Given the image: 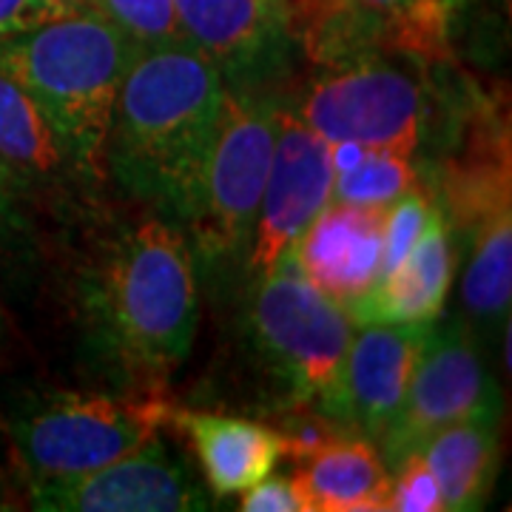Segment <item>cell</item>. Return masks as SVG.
I'll list each match as a JSON object with an SVG mask.
<instances>
[{
  "instance_id": "obj_1",
  "label": "cell",
  "mask_w": 512,
  "mask_h": 512,
  "mask_svg": "<svg viewBox=\"0 0 512 512\" xmlns=\"http://www.w3.org/2000/svg\"><path fill=\"white\" fill-rule=\"evenodd\" d=\"M225 83L185 37L134 49L111 114L106 171L180 220L225 103Z\"/></svg>"
},
{
  "instance_id": "obj_2",
  "label": "cell",
  "mask_w": 512,
  "mask_h": 512,
  "mask_svg": "<svg viewBox=\"0 0 512 512\" xmlns=\"http://www.w3.org/2000/svg\"><path fill=\"white\" fill-rule=\"evenodd\" d=\"M92 325L137 379H163L188 359L200 302L188 239L163 220L128 228L94 265L86 288Z\"/></svg>"
},
{
  "instance_id": "obj_3",
  "label": "cell",
  "mask_w": 512,
  "mask_h": 512,
  "mask_svg": "<svg viewBox=\"0 0 512 512\" xmlns=\"http://www.w3.org/2000/svg\"><path fill=\"white\" fill-rule=\"evenodd\" d=\"M134 46L92 9L0 40V69L35 100L66 163L86 180L106 177V143Z\"/></svg>"
},
{
  "instance_id": "obj_4",
  "label": "cell",
  "mask_w": 512,
  "mask_h": 512,
  "mask_svg": "<svg viewBox=\"0 0 512 512\" xmlns=\"http://www.w3.org/2000/svg\"><path fill=\"white\" fill-rule=\"evenodd\" d=\"M174 404L160 393H52L26 404L9 424L29 487L94 473L137 450L171 424Z\"/></svg>"
},
{
  "instance_id": "obj_5",
  "label": "cell",
  "mask_w": 512,
  "mask_h": 512,
  "mask_svg": "<svg viewBox=\"0 0 512 512\" xmlns=\"http://www.w3.org/2000/svg\"><path fill=\"white\" fill-rule=\"evenodd\" d=\"M254 282L251 330L256 350L274 367L293 407H311L339 424L342 370L356 322L313 288L291 254Z\"/></svg>"
},
{
  "instance_id": "obj_6",
  "label": "cell",
  "mask_w": 512,
  "mask_h": 512,
  "mask_svg": "<svg viewBox=\"0 0 512 512\" xmlns=\"http://www.w3.org/2000/svg\"><path fill=\"white\" fill-rule=\"evenodd\" d=\"M390 49H365L330 63H316L291 114L330 146L390 148L413 154L424 128V86Z\"/></svg>"
},
{
  "instance_id": "obj_7",
  "label": "cell",
  "mask_w": 512,
  "mask_h": 512,
  "mask_svg": "<svg viewBox=\"0 0 512 512\" xmlns=\"http://www.w3.org/2000/svg\"><path fill=\"white\" fill-rule=\"evenodd\" d=\"M279 111L268 94L225 92L214 140L180 214L211 259L237 254L251 239L274 163Z\"/></svg>"
},
{
  "instance_id": "obj_8",
  "label": "cell",
  "mask_w": 512,
  "mask_h": 512,
  "mask_svg": "<svg viewBox=\"0 0 512 512\" xmlns=\"http://www.w3.org/2000/svg\"><path fill=\"white\" fill-rule=\"evenodd\" d=\"M467 419H501L498 384L481 362L464 322H433L424 333L399 416L376 450L393 467L441 427Z\"/></svg>"
},
{
  "instance_id": "obj_9",
  "label": "cell",
  "mask_w": 512,
  "mask_h": 512,
  "mask_svg": "<svg viewBox=\"0 0 512 512\" xmlns=\"http://www.w3.org/2000/svg\"><path fill=\"white\" fill-rule=\"evenodd\" d=\"M174 9L228 92L265 94L291 72L299 37L288 0H174Z\"/></svg>"
},
{
  "instance_id": "obj_10",
  "label": "cell",
  "mask_w": 512,
  "mask_h": 512,
  "mask_svg": "<svg viewBox=\"0 0 512 512\" xmlns=\"http://www.w3.org/2000/svg\"><path fill=\"white\" fill-rule=\"evenodd\" d=\"M333 180V146L296 120L291 111H279L274 163L248 239V268L254 279L271 274L276 262L291 254L305 228L328 208Z\"/></svg>"
},
{
  "instance_id": "obj_11",
  "label": "cell",
  "mask_w": 512,
  "mask_h": 512,
  "mask_svg": "<svg viewBox=\"0 0 512 512\" xmlns=\"http://www.w3.org/2000/svg\"><path fill=\"white\" fill-rule=\"evenodd\" d=\"M32 507L46 512H188L208 498L160 436L106 467L60 484L32 487Z\"/></svg>"
},
{
  "instance_id": "obj_12",
  "label": "cell",
  "mask_w": 512,
  "mask_h": 512,
  "mask_svg": "<svg viewBox=\"0 0 512 512\" xmlns=\"http://www.w3.org/2000/svg\"><path fill=\"white\" fill-rule=\"evenodd\" d=\"M433 322H359L342 370L339 424L379 444L399 416L407 384Z\"/></svg>"
},
{
  "instance_id": "obj_13",
  "label": "cell",
  "mask_w": 512,
  "mask_h": 512,
  "mask_svg": "<svg viewBox=\"0 0 512 512\" xmlns=\"http://www.w3.org/2000/svg\"><path fill=\"white\" fill-rule=\"evenodd\" d=\"M382 242L384 211L330 202L291 256L316 291L353 313L382 279Z\"/></svg>"
},
{
  "instance_id": "obj_14",
  "label": "cell",
  "mask_w": 512,
  "mask_h": 512,
  "mask_svg": "<svg viewBox=\"0 0 512 512\" xmlns=\"http://www.w3.org/2000/svg\"><path fill=\"white\" fill-rule=\"evenodd\" d=\"M456 271L450 222L436 208L419 242L402 262L379 279L376 291L350 313L359 322H436Z\"/></svg>"
},
{
  "instance_id": "obj_15",
  "label": "cell",
  "mask_w": 512,
  "mask_h": 512,
  "mask_svg": "<svg viewBox=\"0 0 512 512\" xmlns=\"http://www.w3.org/2000/svg\"><path fill=\"white\" fill-rule=\"evenodd\" d=\"M171 424L183 427L194 444L202 473L214 495H239L274 473L282 458V436L259 421L174 407Z\"/></svg>"
},
{
  "instance_id": "obj_16",
  "label": "cell",
  "mask_w": 512,
  "mask_h": 512,
  "mask_svg": "<svg viewBox=\"0 0 512 512\" xmlns=\"http://www.w3.org/2000/svg\"><path fill=\"white\" fill-rule=\"evenodd\" d=\"M311 512H387L390 470L376 444L342 433L296 464Z\"/></svg>"
},
{
  "instance_id": "obj_17",
  "label": "cell",
  "mask_w": 512,
  "mask_h": 512,
  "mask_svg": "<svg viewBox=\"0 0 512 512\" xmlns=\"http://www.w3.org/2000/svg\"><path fill=\"white\" fill-rule=\"evenodd\" d=\"M419 453L439 484L444 510H481L501 464L498 419H467L441 427L421 444Z\"/></svg>"
},
{
  "instance_id": "obj_18",
  "label": "cell",
  "mask_w": 512,
  "mask_h": 512,
  "mask_svg": "<svg viewBox=\"0 0 512 512\" xmlns=\"http://www.w3.org/2000/svg\"><path fill=\"white\" fill-rule=\"evenodd\" d=\"M467 237L461 299L473 319L507 322L512 302V202L476 214L458 228Z\"/></svg>"
},
{
  "instance_id": "obj_19",
  "label": "cell",
  "mask_w": 512,
  "mask_h": 512,
  "mask_svg": "<svg viewBox=\"0 0 512 512\" xmlns=\"http://www.w3.org/2000/svg\"><path fill=\"white\" fill-rule=\"evenodd\" d=\"M66 165V154L35 100L0 69V168L20 188L46 183Z\"/></svg>"
},
{
  "instance_id": "obj_20",
  "label": "cell",
  "mask_w": 512,
  "mask_h": 512,
  "mask_svg": "<svg viewBox=\"0 0 512 512\" xmlns=\"http://www.w3.org/2000/svg\"><path fill=\"white\" fill-rule=\"evenodd\" d=\"M384 49L407 57L447 55V20L453 0H348Z\"/></svg>"
},
{
  "instance_id": "obj_21",
  "label": "cell",
  "mask_w": 512,
  "mask_h": 512,
  "mask_svg": "<svg viewBox=\"0 0 512 512\" xmlns=\"http://www.w3.org/2000/svg\"><path fill=\"white\" fill-rule=\"evenodd\" d=\"M410 185H416L413 154L390 151V148H362L356 160L336 168L330 202L384 211Z\"/></svg>"
},
{
  "instance_id": "obj_22",
  "label": "cell",
  "mask_w": 512,
  "mask_h": 512,
  "mask_svg": "<svg viewBox=\"0 0 512 512\" xmlns=\"http://www.w3.org/2000/svg\"><path fill=\"white\" fill-rule=\"evenodd\" d=\"M86 9L111 23L134 49L183 37L174 0H89Z\"/></svg>"
},
{
  "instance_id": "obj_23",
  "label": "cell",
  "mask_w": 512,
  "mask_h": 512,
  "mask_svg": "<svg viewBox=\"0 0 512 512\" xmlns=\"http://www.w3.org/2000/svg\"><path fill=\"white\" fill-rule=\"evenodd\" d=\"M436 208L439 205L430 200V194L419 185H410L399 200L384 208L382 276L390 274L404 256L410 254V248L424 234L427 222L433 220Z\"/></svg>"
},
{
  "instance_id": "obj_24",
  "label": "cell",
  "mask_w": 512,
  "mask_h": 512,
  "mask_svg": "<svg viewBox=\"0 0 512 512\" xmlns=\"http://www.w3.org/2000/svg\"><path fill=\"white\" fill-rule=\"evenodd\" d=\"M441 490L419 450L402 456L390 473L387 512H441Z\"/></svg>"
},
{
  "instance_id": "obj_25",
  "label": "cell",
  "mask_w": 512,
  "mask_h": 512,
  "mask_svg": "<svg viewBox=\"0 0 512 512\" xmlns=\"http://www.w3.org/2000/svg\"><path fill=\"white\" fill-rule=\"evenodd\" d=\"M239 510L245 512H311L296 476L259 478L248 490L239 493Z\"/></svg>"
},
{
  "instance_id": "obj_26",
  "label": "cell",
  "mask_w": 512,
  "mask_h": 512,
  "mask_svg": "<svg viewBox=\"0 0 512 512\" xmlns=\"http://www.w3.org/2000/svg\"><path fill=\"white\" fill-rule=\"evenodd\" d=\"M77 9H66L55 0H0V40L29 32L40 23L63 18Z\"/></svg>"
},
{
  "instance_id": "obj_27",
  "label": "cell",
  "mask_w": 512,
  "mask_h": 512,
  "mask_svg": "<svg viewBox=\"0 0 512 512\" xmlns=\"http://www.w3.org/2000/svg\"><path fill=\"white\" fill-rule=\"evenodd\" d=\"M345 3L348 0H288L293 26H296V37H299V49H302V40L311 35V32H316L336 12H342Z\"/></svg>"
},
{
  "instance_id": "obj_28",
  "label": "cell",
  "mask_w": 512,
  "mask_h": 512,
  "mask_svg": "<svg viewBox=\"0 0 512 512\" xmlns=\"http://www.w3.org/2000/svg\"><path fill=\"white\" fill-rule=\"evenodd\" d=\"M15 188H18V185L12 183V177L0 168V222L12 214V205H15Z\"/></svg>"
},
{
  "instance_id": "obj_29",
  "label": "cell",
  "mask_w": 512,
  "mask_h": 512,
  "mask_svg": "<svg viewBox=\"0 0 512 512\" xmlns=\"http://www.w3.org/2000/svg\"><path fill=\"white\" fill-rule=\"evenodd\" d=\"M60 6H66V9H86V3L89 0H55Z\"/></svg>"
},
{
  "instance_id": "obj_30",
  "label": "cell",
  "mask_w": 512,
  "mask_h": 512,
  "mask_svg": "<svg viewBox=\"0 0 512 512\" xmlns=\"http://www.w3.org/2000/svg\"><path fill=\"white\" fill-rule=\"evenodd\" d=\"M0 330H3V305H0Z\"/></svg>"
},
{
  "instance_id": "obj_31",
  "label": "cell",
  "mask_w": 512,
  "mask_h": 512,
  "mask_svg": "<svg viewBox=\"0 0 512 512\" xmlns=\"http://www.w3.org/2000/svg\"><path fill=\"white\" fill-rule=\"evenodd\" d=\"M0 510H6V504H3V501H0Z\"/></svg>"
}]
</instances>
